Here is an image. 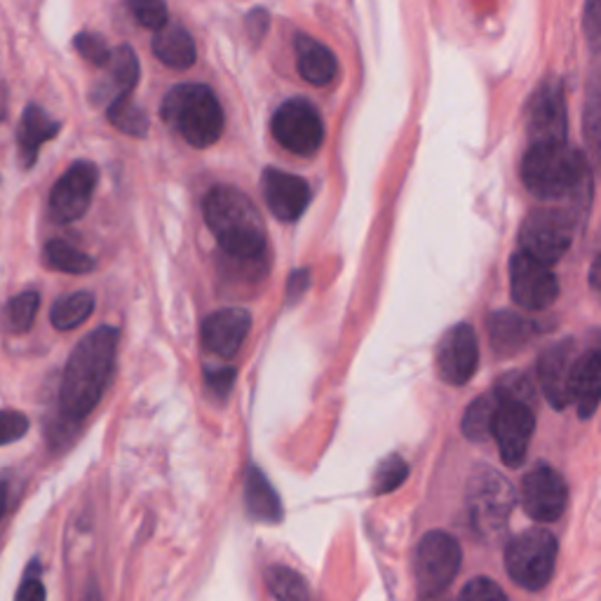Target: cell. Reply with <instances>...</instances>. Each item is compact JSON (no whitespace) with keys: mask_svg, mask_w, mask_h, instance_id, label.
Returning a JSON list of instances; mask_svg holds the SVG:
<instances>
[{"mask_svg":"<svg viewBox=\"0 0 601 601\" xmlns=\"http://www.w3.org/2000/svg\"><path fill=\"white\" fill-rule=\"evenodd\" d=\"M106 116H109L111 125L122 135H130V137H146L148 135V118L135 101H130V97H120V99L111 101Z\"/></svg>","mask_w":601,"mask_h":601,"instance_id":"cell-30","label":"cell"},{"mask_svg":"<svg viewBox=\"0 0 601 601\" xmlns=\"http://www.w3.org/2000/svg\"><path fill=\"white\" fill-rule=\"evenodd\" d=\"M262 190H264L268 209L273 211V217L280 221H296L311 203L308 184L300 177L289 175V171H283V169H275V167H268L264 171Z\"/></svg>","mask_w":601,"mask_h":601,"instance_id":"cell-16","label":"cell"},{"mask_svg":"<svg viewBox=\"0 0 601 601\" xmlns=\"http://www.w3.org/2000/svg\"><path fill=\"white\" fill-rule=\"evenodd\" d=\"M583 27L588 31L590 46L597 50V46H599V31H601V0H588L585 14H583Z\"/></svg>","mask_w":601,"mask_h":601,"instance_id":"cell-39","label":"cell"},{"mask_svg":"<svg viewBox=\"0 0 601 601\" xmlns=\"http://www.w3.org/2000/svg\"><path fill=\"white\" fill-rule=\"evenodd\" d=\"M135 19L141 27L160 31L167 24V6L165 0H127Z\"/></svg>","mask_w":601,"mask_h":601,"instance_id":"cell-33","label":"cell"},{"mask_svg":"<svg viewBox=\"0 0 601 601\" xmlns=\"http://www.w3.org/2000/svg\"><path fill=\"white\" fill-rule=\"evenodd\" d=\"M97 179L99 169L88 160H78L63 171L50 193L52 219L57 224H73L82 219L92 205Z\"/></svg>","mask_w":601,"mask_h":601,"instance_id":"cell-10","label":"cell"},{"mask_svg":"<svg viewBox=\"0 0 601 601\" xmlns=\"http://www.w3.org/2000/svg\"><path fill=\"white\" fill-rule=\"evenodd\" d=\"M294 46H296V67H298L300 78L313 85H327L336 78L338 63H336L334 52L327 46H322L319 40L306 33H298Z\"/></svg>","mask_w":601,"mask_h":601,"instance_id":"cell-22","label":"cell"},{"mask_svg":"<svg viewBox=\"0 0 601 601\" xmlns=\"http://www.w3.org/2000/svg\"><path fill=\"white\" fill-rule=\"evenodd\" d=\"M61 130V122L55 120L48 111H42L38 104H29L19 120L17 144H19V158L24 167H33L38 160L40 146L57 137Z\"/></svg>","mask_w":601,"mask_h":601,"instance_id":"cell-19","label":"cell"},{"mask_svg":"<svg viewBox=\"0 0 601 601\" xmlns=\"http://www.w3.org/2000/svg\"><path fill=\"white\" fill-rule=\"evenodd\" d=\"M106 80L97 82V101L111 104L120 97H130L135 90V85L139 80V59L137 52L130 46H120L111 52L109 63H106Z\"/></svg>","mask_w":601,"mask_h":601,"instance_id":"cell-20","label":"cell"},{"mask_svg":"<svg viewBox=\"0 0 601 601\" xmlns=\"http://www.w3.org/2000/svg\"><path fill=\"white\" fill-rule=\"evenodd\" d=\"M463 552L454 535L444 531H431L414 554V573L421 597L442 594L461 571Z\"/></svg>","mask_w":601,"mask_h":601,"instance_id":"cell-7","label":"cell"},{"mask_svg":"<svg viewBox=\"0 0 601 601\" xmlns=\"http://www.w3.org/2000/svg\"><path fill=\"white\" fill-rule=\"evenodd\" d=\"M585 177V160L573 146L531 144L522 162L524 186L543 200H560L581 186Z\"/></svg>","mask_w":601,"mask_h":601,"instance_id":"cell-4","label":"cell"},{"mask_svg":"<svg viewBox=\"0 0 601 601\" xmlns=\"http://www.w3.org/2000/svg\"><path fill=\"white\" fill-rule=\"evenodd\" d=\"M601 397V357L599 351H588L575 359L571 400L578 404V416L592 418Z\"/></svg>","mask_w":601,"mask_h":601,"instance_id":"cell-21","label":"cell"},{"mask_svg":"<svg viewBox=\"0 0 601 601\" xmlns=\"http://www.w3.org/2000/svg\"><path fill=\"white\" fill-rule=\"evenodd\" d=\"M46 264L55 270L71 275H85L95 268V259L90 254L63 240H52L46 245Z\"/></svg>","mask_w":601,"mask_h":601,"instance_id":"cell-29","label":"cell"},{"mask_svg":"<svg viewBox=\"0 0 601 601\" xmlns=\"http://www.w3.org/2000/svg\"><path fill=\"white\" fill-rule=\"evenodd\" d=\"M245 505L254 520L277 524L283 520V503L264 472L252 465L245 477Z\"/></svg>","mask_w":601,"mask_h":601,"instance_id":"cell-23","label":"cell"},{"mask_svg":"<svg viewBox=\"0 0 601 601\" xmlns=\"http://www.w3.org/2000/svg\"><path fill=\"white\" fill-rule=\"evenodd\" d=\"M510 287L514 304L526 311H545L560 296V280L550 266L531 259L524 252L512 256Z\"/></svg>","mask_w":601,"mask_h":601,"instance_id":"cell-12","label":"cell"},{"mask_svg":"<svg viewBox=\"0 0 601 601\" xmlns=\"http://www.w3.org/2000/svg\"><path fill=\"white\" fill-rule=\"evenodd\" d=\"M308 285H311L308 270H294L289 275V280H287V300H289V304H292V300H298L300 296H304L308 292Z\"/></svg>","mask_w":601,"mask_h":601,"instance_id":"cell-40","label":"cell"},{"mask_svg":"<svg viewBox=\"0 0 601 601\" xmlns=\"http://www.w3.org/2000/svg\"><path fill=\"white\" fill-rule=\"evenodd\" d=\"M156 57L171 69H190L196 63V42L179 24H165L154 38Z\"/></svg>","mask_w":601,"mask_h":601,"instance_id":"cell-25","label":"cell"},{"mask_svg":"<svg viewBox=\"0 0 601 601\" xmlns=\"http://www.w3.org/2000/svg\"><path fill=\"white\" fill-rule=\"evenodd\" d=\"M116 327H99L73 348L59 385V414L63 421L80 423L97 410L116 372Z\"/></svg>","mask_w":601,"mask_h":601,"instance_id":"cell-1","label":"cell"},{"mask_svg":"<svg viewBox=\"0 0 601 601\" xmlns=\"http://www.w3.org/2000/svg\"><path fill=\"white\" fill-rule=\"evenodd\" d=\"M205 221L217 235V243L230 259L243 264L262 259L266 249V226L259 209L233 186H217L205 198Z\"/></svg>","mask_w":601,"mask_h":601,"instance_id":"cell-2","label":"cell"},{"mask_svg":"<svg viewBox=\"0 0 601 601\" xmlns=\"http://www.w3.org/2000/svg\"><path fill=\"white\" fill-rule=\"evenodd\" d=\"M489 334L491 343L499 355H514L520 353L533 336V325L526 322L522 315L499 311L489 317Z\"/></svg>","mask_w":601,"mask_h":601,"instance_id":"cell-24","label":"cell"},{"mask_svg":"<svg viewBox=\"0 0 601 601\" xmlns=\"http://www.w3.org/2000/svg\"><path fill=\"white\" fill-rule=\"evenodd\" d=\"M573 243V219L562 209H533L520 228L522 252L531 259L552 266Z\"/></svg>","mask_w":601,"mask_h":601,"instance_id":"cell-8","label":"cell"},{"mask_svg":"<svg viewBox=\"0 0 601 601\" xmlns=\"http://www.w3.org/2000/svg\"><path fill=\"white\" fill-rule=\"evenodd\" d=\"M522 503L531 520L541 524L556 522L569 503L564 477L550 465L533 467L522 482Z\"/></svg>","mask_w":601,"mask_h":601,"instance_id":"cell-13","label":"cell"},{"mask_svg":"<svg viewBox=\"0 0 601 601\" xmlns=\"http://www.w3.org/2000/svg\"><path fill=\"white\" fill-rule=\"evenodd\" d=\"M514 489L496 470H480L467 484V514L484 541H496L514 508Z\"/></svg>","mask_w":601,"mask_h":601,"instance_id":"cell-5","label":"cell"},{"mask_svg":"<svg viewBox=\"0 0 601 601\" xmlns=\"http://www.w3.org/2000/svg\"><path fill=\"white\" fill-rule=\"evenodd\" d=\"M268 590L277 601H317L304 575L285 564H275L266 569Z\"/></svg>","mask_w":601,"mask_h":601,"instance_id":"cell-27","label":"cell"},{"mask_svg":"<svg viewBox=\"0 0 601 601\" xmlns=\"http://www.w3.org/2000/svg\"><path fill=\"white\" fill-rule=\"evenodd\" d=\"M461 601H510V599L499 583L489 581V578H475V581H470L463 588Z\"/></svg>","mask_w":601,"mask_h":601,"instance_id":"cell-37","label":"cell"},{"mask_svg":"<svg viewBox=\"0 0 601 601\" xmlns=\"http://www.w3.org/2000/svg\"><path fill=\"white\" fill-rule=\"evenodd\" d=\"M406 477H410V465H406V461L402 456L393 454L378 463V467L374 472L372 491L376 493V496H383V493H391V491L400 489Z\"/></svg>","mask_w":601,"mask_h":601,"instance_id":"cell-32","label":"cell"},{"mask_svg":"<svg viewBox=\"0 0 601 601\" xmlns=\"http://www.w3.org/2000/svg\"><path fill=\"white\" fill-rule=\"evenodd\" d=\"M162 120L196 148L217 144L224 132V111L207 85L181 82L171 88L160 106Z\"/></svg>","mask_w":601,"mask_h":601,"instance_id":"cell-3","label":"cell"},{"mask_svg":"<svg viewBox=\"0 0 601 601\" xmlns=\"http://www.w3.org/2000/svg\"><path fill=\"white\" fill-rule=\"evenodd\" d=\"M29 433V418L17 410H0V446L19 442Z\"/></svg>","mask_w":601,"mask_h":601,"instance_id":"cell-35","label":"cell"},{"mask_svg":"<svg viewBox=\"0 0 601 601\" xmlns=\"http://www.w3.org/2000/svg\"><path fill=\"white\" fill-rule=\"evenodd\" d=\"M46 599H48V592H46V585H42V578H40V564H38V560H33L27 566L24 575H21L17 601H46Z\"/></svg>","mask_w":601,"mask_h":601,"instance_id":"cell-36","label":"cell"},{"mask_svg":"<svg viewBox=\"0 0 601 601\" xmlns=\"http://www.w3.org/2000/svg\"><path fill=\"white\" fill-rule=\"evenodd\" d=\"M73 46L78 50V55L85 59V61H90L95 63V67H106V63H109L111 59V48L106 46V40L97 33H90V31H82L76 36L73 40Z\"/></svg>","mask_w":601,"mask_h":601,"instance_id":"cell-34","label":"cell"},{"mask_svg":"<svg viewBox=\"0 0 601 601\" xmlns=\"http://www.w3.org/2000/svg\"><path fill=\"white\" fill-rule=\"evenodd\" d=\"M575 351L571 341L554 343L539 359V376L548 402L554 410H566L571 400V381L575 370Z\"/></svg>","mask_w":601,"mask_h":601,"instance_id":"cell-18","label":"cell"},{"mask_svg":"<svg viewBox=\"0 0 601 601\" xmlns=\"http://www.w3.org/2000/svg\"><path fill=\"white\" fill-rule=\"evenodd\" d=\"M480 364V346L475 329L465 322L451 327L437 351V370L444 383L449 385H465L477 372Z\"/></svg>","mask_w":601,"mask_h":601,"instance_id":"cell-14","label":"cell"},{"mask_svg":"<svg viewBox=\"0 0 601 601\" xmlns=\"http://www.w3.org/2000/svg\"><path fill=\"white\" fill-rule=\"evenodd\" d=\"M535 431V416L526 402L499 400L496 416H493L491 437H496L501 459L508 467H520Z\"/></svg>","mask_w":601,"mask_h":601,"instance_id":"cell-11","label":"cell"},{"mask_svg":"<svg viewBox=\"0 0 601 601\" xmlns=\"http://www.w3.org/2000/svg\"><path fill=\"white\" fill-rule=\"evenodd\" d=\"M95 311V296L90 292H76L69 296H61L52 306L50 322L59 332H71L88 322Z\"/></svg>","mask_w":601,"mask_h":601,"instance_id":"cell-26","label":"cell"},{"mask_svg":"<svg viewBox=\"0 0 601 601\" xmlns=\"http://www.w3.org/2000/svg\"><path fill=\"white\" fill-rule=\"evenodd\" d=\"M499 410V397L496 395H482L475 402H472L465 416H463V433L472 442H484L491 437V425L493 416H496Z\"/></svg>","mask_w":601,"mask_h":601,"instance_id":"cell-28","label":"cell"},{"mask_svg":"<svg viewBox=\"0 0 601 601\" xmlns=\"http://www.w3.org/2000/svg\"><path fill=\"white\" fill-rule=\"evenodd\" d=\"M205 383L207 388L217 395V397H226L235 383V370L230 367H221V370H205Z\"/></svg>","mask_w":601,"mask_h":601,"instance_id":"cell-38","label":"cell"},{"mask_svg":"<svg viewBox=\"0 0 601 601\" xmlns=\"http://www.w3.org/2000/svg\"><path fill=\"white\" fill-rule=\"evenodd\" d=\"M273 135L296 156H313L325 141V125L306 99H289L273 116Z\"/></svg>","mask_w":601,"mask_h":601,"instance_id":"cell-9","label":"cell"},{"mask_svg":"<svg viewBox=\"0 0 601 601\" xmlns=\"http://www.w3.org/2000/svg\"><path fill=\"white\" fill-rule=\"evenodd\" d=\"M556 539L548 529H529L508 543L505 569L520 588L543 590L554 573Z\"/></svg>","mask_w":601,"mask_h":601,"instance_id":"cell-6","label":"cell"},{"mask_svg":"<svg viewBox=\"0 0 601 601\" xmlns=\"http://www.w3.org/2000/svg\"><path fill=\"white\" fill-rule=\"evenodd\" d=\"M529 137L533 144L566 141V99L560 82H543L529 106Z\"/></svg>","mask_w":601,"mask_h":601,"instance_id":"cell-15","label":"cell"},{"mask_svg":"<svg viewBox=\"0 0 601 601\" xmlns=\"http://www.w3.org/2000/svg\"><path fill=\"white\" fill-rule=\"evenodd\" d=\"M8 501H10V486H8V482H6V480H0V522L6 520Z\"/></svg>","mask_w":601,"mask_h":601,"instance_id":"cell-41","label":"cell"},{"mask_svg":"<svg viewBox=\"0 0 601 601\" xmlns=\"http://www.w3.org/2000/svg\"><path fill=\"white\" fill-rule=\"evenodd\" d=\"M252 329V315L245 308H224L203 322L205 348L224 359L235 357Z\"/></svg>","mask_w":601,"mask_h":601,"instance_id":"cell-17","label":"cell"},{"mask_svg":"<svg viewBox=\"0 0 601 601\" xmlns=\"http://www.w3.org/2000/svg\"><path fill=\"white\" fill-rule=\"evenodd\" d=\"M38 308H40V296L36 289H27L19 296L10 298V304L6 306L8 329L12 334H27L33 327Z\"/></svg>","mask_w":601,"mask_h":601,"instance_id":"cell-31","label":"cell"},{"mask_svg":"<svg viewBox=\"0 0 601 601\" xmlns=\"http://www.w3.org/2000/svg\"><path fill=\"white\" fill-rule=\"evenodd\" d=\"M82 601H101V594H99V588L92 583L90 588H88V592H85V597H82Z\"/></svg>","mask_w":601,"mask_h":601,"instance_id":"cell-42","label":"cell"}]
</instances>
